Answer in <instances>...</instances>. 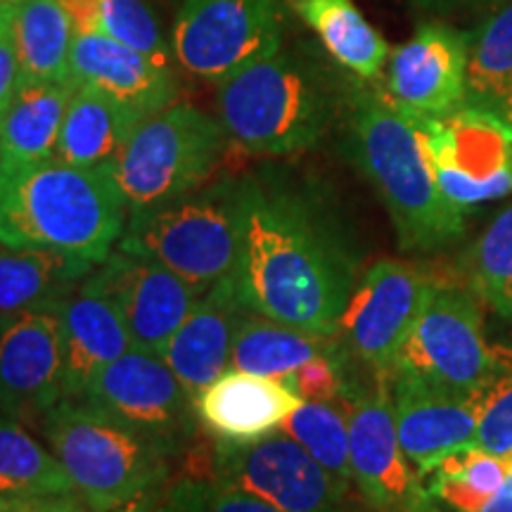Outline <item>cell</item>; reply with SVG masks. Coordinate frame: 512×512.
Returning <instances> with one entry per match:
<instances>
[{
    "mask_svg": "<svg viewBox=\"0 0 512 512\" xmlns=\"http://www.w3.org/2000/svg\"><path fill=\"white\" fill-rule=\"evenodd\" d=\"M351 477L373 512H432L425 482L403 451L396 432L392 384L375 375L370 389H349Z\"/></svg>",
    "mask_w": 512,
    "mask_h": 512,
    "instance_id": "7c38bea8",
    "label": "cell"
},
{
    "mask_svg": "<svg viewBox=\"0 0 512 512\" xmlns=\"http://www.w3.org/2000/svg\"><path fill=\"white\" fill-rule=\"evenodd\" d=\"M19 83V60L12 31L10 0H0V112L8 105Z\"/></svg>",
    "mask_w": 512,
    "mask_h": 512,
    "instance_id": "74e56055",
    "label": "cell"
},
{
    "mask_svg": "<svg viewBox=\"0 0 512 512\" xmlns=\"http://www.w3.org/2000/svg\"><path fill=\"white\" fill-rule=\"evenodd\" d=\"M162 498H164V489H159V491H152V494H145V496L136 498V501L121 505V508L112 510V512H157L159 503H162Z\"/></svg>",
    "mask_w": 512,
    "mask_h": 512,
    "instance_id": "60d3db41",
    "label": "cell"
},
{
    "mask_svg": "<svg viewBox=\"0 0 512 512\" xmlns=\"http://www.w3.org/2000/svg\"><path fill=\"white\" fill-rule=\"evenodd\" d=\"M392 401L399 441L420 477L448 453L475 441L479 396L448 392L413 375H392Z\"/></svg>",
    "mask_w": 512,
    "mask_h": 512,
    "instance_id": "ac0fdd59",
    "label": "cell"
},
{
    "mask_svg": "<svg viewBox=\"0 0 512 512\" xmlns=\"http://www.w3.org/2000/svg\"><path fill=\"white\" fill-rule=\"evenodd\" d=\"M287 0H183L171 31L174 60L219 86L285 43Z\"/></svg>",
    "mask_w": 512,
    "mask_h": 512,
    "instance_id": "9c48e42d",
    "label": "cell"
},
{
    "mask_svg": "<svg viewBox=\"0 0 512 512\" xmlns=\"http://www.w3.org/2000/svg\"><path fill=\"white\" fill-rule=\"evenodd\" d=\"M98 266L83 256L0 245V320L27 311H57Z\"/></svg>",
    "mask_w": 512,
    "mask_h": 512,
    "instance_id": "603a6c76",
    "label": "cell"
},
{
    "mask_svg": "<svg viewBox=\"0 0 512 512\" xmlns=\"http://www.w3.org/2000/svg\"><path fill=\"white\" fill-rule=\"evenodd\" d=\"M126 221V197L110 169L0 157V245L57 249L102 264Z\"/></svg>",
    "mask_w": 512,
    "mask_h": 512,
    "instance_id": "3957f363",
    "label": "cell"
},
{
    "mask_svg": "<svg viewBox=\"0 0 512 512\" xmlns=\"http://www.w3.org/2000/svg\"><path fill=\"white\" fill-rule=\"evenodd\" d=\"M76 494L53 448L31 437L24 422L0 415V498Z\"/></svg>",
    "mask_w": 512,
    "mask_h": 512,
    "instance_id": "f546056e",
    "label": "cell"
},
{
    "mask_svg": "<svg viewBox=\"0 0 512 512\" xmlns=\"http://www.w3.org/2000/svg\"><path fill=\"white\" fill-rule=\"evenodd\" d=\"M19 79L74 81V27L60 0H10Z\"/></svg>",
    "mask_w": 512,
    "mask_h": 512,
    "instance_id": "4316f807",
    "label": "cell"
},
{
    "mask_svg": "<svg viewBox=\"0 0 512 512\" xmlns=\"http://www.w3.org/2000/svg\"><path fill=\"white\" fill-rule=\"evenodd\" d=\"M207 477L285 512H351V489L283 432L254 441L219 439Z\"/></svg>",
    "mask_w": 512,
    "mask_h": 512,
    "instance_id": "8fae6325",
    "label": "cell"
},
{
    "mask_svg": "<svg viewBox=\"0 0 512 512\" xmlns=\"http://www.w3.org/2000/svg\"><path fill=\"white\" fill-rule=\"evenodd\" d=\"M280 432L302 444L339 484L354 489L349 453L347 401H304L280 425Z\"/></svg>",
    "mask_w": 512,
    "mask_h": 512,
    "instance_id": "1f68e13d",
    "label": "cell"
},
{
    "mask_svg": "<svg viewBox=\"0 0 512 512\" xmlns=\"http://www.w3.org/2000/svg\"><path fill=\"white\" fill-rule=\"evenodd\" d=\"M72 79L124 102L140 119L178 98L174 69L105 34H74Z\"/></svg>",
    "mask_w": 512,
    "mask_h": 512,
    "instance_id": "d6986e66",
    "label": "cell"
},
{
    "mask_svg": "<svg viewBox=\"0 0 512 512\" xmlns=\"http://www.w3.org/2000/svg\"><path fill=\"white\" fill-rule=\"evenodd\" d=\"M140 117L124 102L76 83V91L64 114L55 159L83 169H110Z\"/></svg>",
    "mask_w": 512,
    "mask_h": 512,
    "instance_id": "cb8c5ba5",
    "label": "cell"
},
{
    "mask_svg": "<svg viewBox=\"0 0 512 512\" xmlns=\"http://www.w3.org/2000/svg\"><path fill=\"white\" fill-rule=\"evenodd\" d=\"M494 114H498V117H501V119L505 121V124H510V126H512V95H510L508 100H503L501 105L496 107Z\"/></svg>",
    "mask_w": 512,
    "mask_h": 512,
    "instance_id": "7bdbcfd3",
    "label": "cell"
},
{
    "mask_svg": "<svg viewBox=\"0 0 512 512\" xmlns=\"http://www.w3.org/2000/svg\"><path fill=\"white\" fill-rule=\"evenodd\" d=\"M245 178H216L157 207L128 211L119 249L150 256L207 292L238 266L245 233Z\"/></svg>",
    "mask_w": 512,
    "mask_h": 512,
    "instance_id": "8992f818",
    "label": "cell"
},
{
    "mask_svg": "<svg viewBox=\"0 0 512 512\" xmlns=\"http://www.w3.org/2000/svg\"><path fill=\"white\" fill-rule=\"evenodd\" d=\"M74 91V81L19 79L0 112V157L12 162L53 159Z\"/></svg>",
    "mask_w": 512,
    "mask_h": 512,
    "instance_id": "d4e9b609",
    "label": "cell"
},
{
    "mask_svg": "<svg viewBox=\"0 0 512 512\" xmlns=\"http://www.w3.org/2000/svg\"><path fill=\"white\" fill-rule=\"evenodd\" d=\"M38 425L91 512L164 489L171 458L181 453L86 399H62Z\"/></svg>",
    "mask_w": 512,
    "mask_h": 512,
    "instance_id": "5b68a950",
    "label": "cell"
},
{
    "mask_svg": "<svg viewBox=\"0 0 512 512\" xmlns=\"http://www.w3.org/2000/svg\"><path fill=\"white\" fill-rule=\"evenodd\" d=\"M0 503H3V498H0Z\"/></svg>",
    "mask_w": 512,
    "mask_h": 512,
    "instance_id": "bcb514c9",
    "label": "cell"
},
{
    "mask_svg": "<svg viewBox=\"0 0 512 512\" xmlns=\"http://www.w3.org/2000/svg\"><path fill=\"white\" fill-rule=\"evenodd\" d=\"M64 399V354L55 311L0 320V415L41 422Z\"/></svg>",
    "mask_w": 512,
    "mask_h": 512,
    "instance_id": "2e32d148",
    "label": "cell"
},
{
    "mask_svg": "<svg viewBox=\"0 0 512 512\" xmlns=\"http://www.w3.org/2000/svg\"><path fill=\"white\" fill-rule=\"evenodd\" d=\"M164 503L176 512H285L207 475L178 479L164 491Z\"/></svg>",
    "mask_w": 512,
    "mask_h": 512,
    "instance_id": "e575fe53",
    "label": "cell"
},
{
    "mask_svg": "<svg viewBox=\"0 0 512 512\" xmlns=\"http://www.w3.org/2000/svg\"><path fill=\"white\" fill-rule=\"evenodd\" d=\"M415 10L432 12V15H451V12H467L479 8H496L505 0H408Z\"/></svg>",
    "mask_w": 512,
    "mask_h": 512,
    "instance_id": "ab89813d",
    "label": "cell"
},
{
    "mask_svg": "<svg viewBox=\"0 0 512 512\" xmlns=\"http://www.w3.org/2000/svg\"><path fill=\"white\" fill-rule=\"evenodd\" d=\"M512 95V0L467 34L465 105L494 112Z\"/></svg>",
    "mask_w": 512,
    "mask_h": 512,
    "instance_id": "4dcf8cb0",
    "label": "cell"
},
{
    "mask_svg": "<svg viewBox=\"0 0 512 512\" xmlns=\"http://www.w3.org/2000/svg\"><path fill=\"white\" fill-rule=\"evenodd\" d=\"M467 34L427 22L389 53L384 93L422 117H446L465 107Z\"/></svg>",
    "mask_w": 512,
    "mask_h": 512,
    "instance_id": "e0dca14e",
    "label": "cell"
},
{
    "mask_svg": "<svg viewBox=\"0 0 512 512\" xmlns=\"http://www.w3.org/2000/svg\"><path fill=\"white\" fill-rule=\"evenodd\" d=\"M344 114L351 162L382 200L401 249L437 252L463 238L465 211L441 192L411 114L358 76Z\"/></svg>",
    "mask_w": 512,
    "mask_h": 512,
    "instance_id": "7a4b0ae2",
    "label": "cell"
},
{
    "mask_svg": "<svg viewBox=\"0 0 512 512\" xmlns=\"http://www.w3.org/2000/svg\"><path fill=\"white\" fill-rule=\"evenodd\" d=\"M81 399L178 451L197 427L195 399L162 356L128 349L91 377Z\"/></svg>",
    "mask_w": 512,
    "mask_h": 512,
    "instance_id": "4fadbf2b",
    "label": "cell"
},
{
    "mask_svg": "<svg viewBox=\"0 0 512 512\" xmlns=\"http://www.w3.org/2000/svg\"><path fill=\"white\" fill-rule=\"evenodd\" d=\"M157 512H176L174 508H171L169 503H164V498H162V503H159V508H157Z\"/></svg>",
    "mask_w": 512,
    "mask_h": 512,
    "instance_id": "ee69618b",
    "label": "cell"
},
{
    "mask_svg": "<svg viewBox=\"0 0 512 512\" xmlns=\"http://www.w3.org/2000/svg\"><path fill=\"white\" fill-rule=\"evenodd\" d=\"M477 294L458 285L432 283L411 332L396 354L392 375H413L463 396L484 389L512 363V351L484 335Z\"/></svg>",
    "mask_w": 512,
    "mask_h": 512,
    "instance_id": "ba28073f",
    "label": "cell"
},
{
    "mask_svg": "<svg viewBox=\"0 0 512 512\" xmlns=\"http://www.w3.org/2000/svg\"><path fill=\"white\" fill-rule=\"evenodd\" d=\"M482 512H512V472L510 477L505 479L501 491H498V494L484 505Z\"/></svg>",
    "mask_w": 512,
    "mask_h": 512,
    "instance_id": "b9f144b4",
    "label": "cell"
},
{
    "mask_svg": "<svg viewBox=\"0 0 512 512\" xmlns=\"http://www.w3.org/2000/svg\"><path fill=\"white\" fill-rule=\"evenodd\" d=\"M55 313L64 354V399H81L91 377L133 347L131 332L117 302L91 273Z\"/></svg>",
    "mask_w": 512,
    "mask_h": 512,
    "instance_id": "44dd1931",
    "label": "cell"
},
{
    "mask_svg": "<svg viewBox=\"0 0 512 512\" xmlns=\"http://www.w3.org/2000/svg\"><path fill=\"white\" fill-rule=\"evenodd\" d=\"M100 34L138 50L159 64L171 67L174 50L159 27L155 12L145 0H95Z\"/></svg>",
    "mask_w": 512,
    "mask_h": 512,
    "instance_id": "836d02e7",
    "label": "cell"
},
{
    "mask_svg": "<svg viewBox=\"0 0 512 512\" xmlns=\"http://www.w3.org/2000/svg\"><path fill=\"white\" fill-rule=\"evenodd\" d=\"M351 86V83H349ZM311 48L280 46L216 86L230 143L249 155L292 157L311 150L349 95Z\"/></svg>",
    "mask_w": 512,
    "mask_h": 512,
    "instance_id": "277c9868",
    "label": "cell"
},
{
    "mask_svg": "<svg viewBox=\"0 0 512 512\" xmlns=\"http://www.w3.org/2000/svg\"><path fill=\"white\" fill-rule=\"evenodd\" d=\"M290 387L302 396V401H318V403H332L344 401L349 394V384L344 380V366L339 351L328 356H320L316 361L306 363L294 373L280 377Z\"/></svg>",
    "mask_w": 512,
    "mask_h": 512,
    "instance_id": "8d00e7d4",
    "label": "cell"
},
{
    "mask_svg": "<svg viewBox=\"0 0 512 512\" xmlns=\"http://www.w3.org/2000/svg\"><path fill=\"white\" fill-rule=\"evenodd\" d=\"M432 280L406 261L373 264L351 292L337 335L375 375L392 377L403 339L425 304Z\"/></svg>",
    "mask_w": 512,
    "mask_h": 512,
    "instance_id": "5bb4252c",
    "label": "cell"
},
{
    "mask_svg": "<svg viewBox=\"0 0 512 512\" xmlns=\"http://www.w3.org/2000/svg\"><path fill=\"white\" fill-rule=\"evenodd\" d=\"M302 403L285 380L230 368L195 396V411L219 439L254 441L280 430Z\"/></svg>",
    "mask_w": 512,
    "mask_h": 512,
    "instance_id": "7402d4cb",
    "label": "cell"
},
{
    "mask_svg": "<svg viewBox=\"0 0 512 512\" xmlns=\"http://www.w3.org/2000/svg\"><path fill=\"white\" fill-rule=\"evenodd\" d=\"M0 512H91L76 494L69 496H36V498H3Z\"/></svg>",
    "mask_w": 512,
    "mask_h": 512,
    "instance_id": "f35d334b",
    "label": "cell"
},
{
    "mask_svg": "<svg viewBox=\"0 0 512 512\" xmlns=\"http://www.w3.org/2000/svg\"><path fill=\"white\" fill-rule=\"evenodd\" d=\"M508 318H512V311H510V313H508Z\"/></svg>",
    "mask_w": 512,
    "mask_h": 512,
    "instance_id": "f6af8a7d",
    "label": "cell"
},
{
    "mask_svg": "<svg viewBox=\"0 0 512 512\" xmlns=\"http://www.w3.org/2000/svg\"><path fill=\"white\" fill-rule=\"evenodd\" d=\"M460 273L470 292L508 316L512 311V207L501 211L465 249Z\"/></svg>",
    "mask_w": 512,
    "mask_h": 512,
    "instance_id": "d6a6232c",
    "label": "cell"
},
{
    "mask_svg": "<svg viewBox=\"0 0 512 512\" xmlns=\"http://www.w3.org/2000/svg\"><path fill=\"white\" fill-rule=\"evenodd\" d=\"M512 465L475 444L448 453L434 470L422 477L432 512H482L494 498Z\"/></svg>",
    "mask_w": 512,
    "mask_h": 512,
    "instance_id": "f1b7e54d",
    "label": "cell"
},
{
    "mask_svg": "<svg viewBox=\"0 0 512 512\" xmlns=\"http://www.w3.org/2000/svg\"><path fill=\"white\" fill-rule=\"evenodd\" d=\"M235 287L247 311L335 337L354 275L297 190L247 176L245 233Z\"/></svg>",
    "mask_w": 512,
    "mask_h": 512,
    "instance_id": "6da1fadb",
    "label": "cell"
},
{
    "mask_svg": "<svg viewBox=\"0 0 512 512\" xmlns=\"http://www.w3.org/2000/svg\"><path fill=\"white\" fill-rule=\"evenodd\" d=\"M472 444L512 465V363L479 396L477 432Z\"/></svg>",
    "mask_w": 512,
    "mask_h": 512,
    "instance_id": "d590c367",
    "label": "cell"
},
{
    "mask_svg": "<svg viewBox=\"0 0 512 512\" xmlns=\"http://www.w3.org/2000/svg\"><path fill=\"white\" fill-rule=\"evenodd\" d=\"M411 117L441 192L458 209L510 195L512 126L498 114L465 105L446 117Z\"/></svg>",
    "mask_w": 512,
    "mask_h": 512,
    "instance_id": "30bf717a",
    "label": "cell"
},
{
    "mask_svg": "<svg viewBox=\"0 0 512 512\" xmlns=\"http://www.w3.org/2000/svg\"><path fill=\"white\" fill-rule=\"evenodd\" d=\"M228 143L219 119L190 102H174L138 121L110 174L128 211L150 209L209 183Z\"/></svg>",
    "mask_w": 512,
    "mask_h": 512,
    "instance_id": "52a82bcc",
    "label": "cell"
},
{
    "mask_svg": "<svg viewBox=\"0 0 512 512\" xmlns=\"http://www.w3.org/2000/svg\"><path fill=\"white\" fill-rule=\"evenodd\" d=\"M245 313L233 275H226L202 294L190 316L166 342L162 358L192 399L230 368L233 339Z\"/></svg>",
    "mask_w": 512,
    "mask_h": 512,
    "instance_id": "ffe728a7",
    "label": "cell"
},
{
    "mask_svg": "<svg viewBox=\"0 0 512 512\" xmlns=\"http://www.w3.org/2000/svg\"><path fill=\"white\" fill-rule=\"evenodd\" d=\"M91 278L117 302L133 349L155 356H162L166 342L204 294L150 256L119 247L93 268Z\"/></svg>",
    "mask_w": 512,
    "mask_h": 512,
    "instance_id": "9a60e30c",
    "label": "cell"
},
{
    "mask_svg": "<svg viewBox=\"0 0 512 512\" xmlns=\"http://www.w3.org/2000/svg\"><path fill=\"white\" fill-rule=\"evenodd\" d=\"M299 19L318 36L325 53L363 81L380 79L389 60L387 41L363 17L354 0H287Z\"/></svg>",
    "mask_w": 512,
    "mask_h": 512,
    "instance_id": "484cf974",
    "label": "cell"
},
{
    "mask_svg": "<svg viewBox=\"0 0 512 512\" xmlns=\"http://www.w3.org/2000/svg\"><path fill=\"white\" fill-rule=\"evenodd\" d=\"M335 351L339 349L337 344H332V337L311 335L247 311L235 332L230 368L280 380L306 363Z\"/></svg>",
    "mask_w": 512,
    "mask_h": 512,
    "instance_id": "83f0119b",
    "label": "cell"
}]
</instances>
